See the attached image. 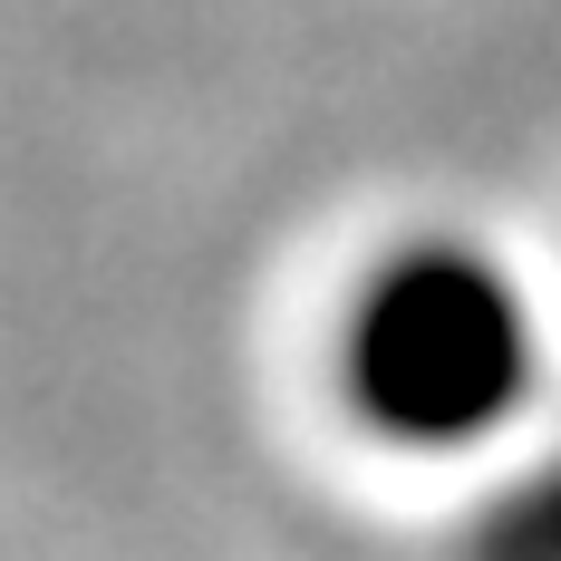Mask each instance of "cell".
<instances>
[{
	"label": "cell",
	"mask_w": 561,
	"mask_h": 561,
	"mask_svg": "<svg viewBox=\"0 0 561 561\" xmlns=\"http://www.w3.org/2000/svg\"><path fill=\"white\" fill-rule=\"evenodd\" d=\"M339 388L388 446H465L533 388V320L484 252L416 242L358 280L339 320Z\"/></svg>",
	"instance_id": "6da1fadb"
},
{
	"label": "cell",
	"mask_w": 561,
	"mask_h": 561,
	"mask_svg": "<svg viewBox=\"0 0 561 561\" xmlns=\"http://www.w3.org/2000/svg\"><path fill=\"white\" fill-rule=\"evenodd\" d=\"M465 561H561V465L533 484H504L494 504L474 513Z\"/></svg>",
	"instance_id": "7a4b0ae2"
}]
</instances>
